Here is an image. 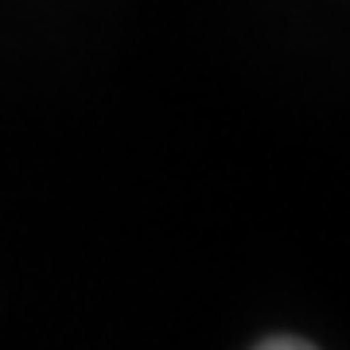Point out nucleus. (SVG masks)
<instances>
[{"label": "nucleus", "instance_id": "nucleus-1", "mask_svg": "<svg viewBox=\"0 0 350 350\" xmlns=\"http://www.w3.org/2000/svg\"><path fill=\"white\" fill-rule=\"evenodd\" d=\"M257 350H315L312 342H304V338H269V342H261Z\"/></svg>", "mask_w": 350, "mask_h": 350}]
</instances>
